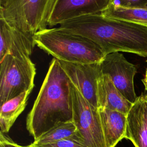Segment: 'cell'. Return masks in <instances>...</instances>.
<instances>
[{"instance_id":"15","label":"cell","mask_w":147,"mask_h":147,"mask_svg":"<svg viewBox=\"0 0 147 147\" xmlns=\"http://www.w3.org/2000/svg\"><path fill=\"white\" fill-rule=\"evenodd\" d=\"M112 18L125 20L147 26V8H127L111 3L101 13Z\"/></svg>"},{"instance_id":"8","label":"cell","mask_w":147,"mask_h":147,"mask_svg":"<svg viewBox=\"0 0 147 147\" xmlns=\"http://www.w3.org/2000/svg\"><path fill=\"white\" fill-rule=\"evenodd\" d=\"M59 61L74 86L90 104L98 109V84L102 75L100 62L80 64Z\"/></svg>"},{"instance_id":"21","label":"cell","mask_w":147,"mask_h":147,"mask_svg":"<svg viewBox=\"0 0 147 147\" xmlns=\"http://www.w3.org/2000/svg\"><path fill=\"white\" fill-rule=\"evenodd\" d=\"M8 0H0V8L3 7L7 3Z\"/></svg>"},{"instance_id":"19","label":"cell","mask_w":147,"mask_h":147,"mask_svg":"<svg viewBox=\"0 0 147 147\" xmlns=\"http://www.w3.org/2000/svg\"><path fill=\"white\" fill-rule=\"evenodd\" d=\"M0 147H28V146H23L16 143L6 134L0 132Z\"/></svg>"},{"instance_id":"7","label":"cell","mask_w":147,"mask_h":147,"mask_svg":"<svg viewBox=\"0 0 147 147\" xmlns=\"http://www.w3.org/2000/svg\"><path fill=\"white\" fill-rule=\"evenodd\" d=\"M100 65L102 74L108 75L117 90L133 104L138 97L134 87V78L137 72L136 66L119 52L106 55Z\"/></svg>"},{"instance_id":"20","label":"cell","mask_w":147,"mask_h":147,"mask_svg":"<svg viewBox=\"0 0 147 147\" xmlns=\"http://www.w3.org/2000/svg\"><path fill=\"white\" fill-rule=\"evenodd\" d=\"M146 62H147V60H146ZM142 82L145 86V90L147 91V68L146 69V73H145V75L144 79H142Z\"/></svg>"},{"instance_id":"22","label":"cell","mask_w":147,"mask_h":147,"mask_svg":"<svg viewBox=\"0 0 147 147\" xmlns=\"http://www.w3.org/2000/svg\"><path fill=\"white\" fill-rule=\"evenodd\" d=\"M145 7H146V8H147V5L145 6Z\"/></svg>"},{"instance_id":"9","label":"cell","mask_w":147,"mask_h":147,"mask_svg":"<svg viewBox=\"0 0 147 147\" xmlns=\"http://www.w3.org/2000/svg\"><path fill=\"white\" fill-rule=\"evenodd\" d=\"M111 0H56L48 25L53 26L79 17L102 13Z\"/></svg>"},{"instance_id":"16","label":"cell","mask_w":147,"mask_h":147,"mask_svg":"<svg viewBox=\"0 0 147 147\" xmlns=\"http://www.w3.org/2000/svg\"><path fill=\"white\" fill-rule=\"evenodd\" d=\"M78 132L73 121L60 122L42 134L32 144L37 145L53 143L72 137L76 134Z\"/></svg>"},{"instance_id":"2","label":"cell","mask_w":147,"mask_h":147,"mask_svg":"<svg viewBox=\"0 0 147 147\" xmlns=\"http://www.w3.org/2000/svg\"><path fill=\"white\" fill-rule=\"evenodd\" d=\"M71 82L58 59L52 60L26 117V129L36 140L56 124L72 121Z\"/></svg>"},{"instance_id":"1","label":"cell","mask_w":147,"mask_h":147,"mask_svg":"<svg viewBox=\"0 0 147 147\" xmlns=\"http://www.w3.org/2000/svg\"><path fill=\"white\" fill-rule=\"evenodd\" d=\"M60 28L88 38L105 55L125 52L147 57V26L100 13L67 21Z\"/></svg>"},{"instance_id":"4","label":"cell","mask_w":147,"mask_h":147,"mask_svg":"<svg viewBox=\"0 0 147 147\" xmlns=\"http://www.w3.org/2000/svg\"><path fill=\"white\" fill-rule=\"evenodd\" d=\"M56 0H8L0 18L24 32L34 35L47 29Z\"/></svg>"},{"instance_id":"11","label":"cell","mask_w":147,"mask_h":147,"mask_svg":"<svg viewBox=\"0 0 147 147\" xmlns=\"http://www.w3.org/2000/svg\"><path fill=\"white\" fill-rule=\"evenodd\" d=\"M126 138L135 147H147V95L138 96L127 114Z\"/></svg>"},{"instance_id":"18","label":"cell","mask_w":147,"mask_h":147,"mask_svg":"<svg viewBox=\"0 0 147 147\" xmlns=\"http://www.w3.org/2000/svg\"><path fill=\"white\" fill-rule=\"evenodd\" d=\"M111 3L127 8L145 7L147 0H111Z\"/></svg>"},{"instance_id":"10","label":"cell","mask_w":147,"mask_h":147,"mask_svg":"<svg viewBox=\"0 0 147 147\" xmlns=\"http://www.w3.org/2000/svg\"><path fill=\"white\" fill-rule=\"evenodd\" d=\"M34 36L11 26L0 18V60L7 54L30 57L36 45Z\"/></svg>"},{"instance_id":"13","label":"cell","mask_w":147,"mask_h":147,"mask_svg":"<svg viewBox=\"0 0 147 147\" xmlns=\"http://www.w3.org/2000/svg\"><path fill=\"white\" fill-rule=\"evenodd\" d=\"M98 109H108L127 114L133 103L115 87L108 75L102 74L98 84Z\"/></svg>"},{"instance_id":"3","label":"cell","mask_w":147,"mask_h":147,"mask_svg":"<svg viewBox=\"0 0 147 147\" xmlns=\"http://www.w3.org/2000/svg\"><path fill=\"white\" fill-rule=\"evenodd\" d=\"M35 44L59 60L87 64L102 61L105 54L91 40L63 29H45L34 36Z\"/></svg>"},{"instance_id":"6","label":"cell","mask_w":147,"mask_h":147,"mask_svg":"<svg viewBox=\"0 0 147 147\" xmlns=\"http://www.w3.org/2000/svg\"><path fill=\"white\" fill-rule=\"evenodd\" d=\"M71 92L72 121L79 133L88 147H106L98 109L90 104L72 83Z\"/></svg>"},{"instance_id":"5","label":"cell","mask_w":147,"mask_h":147,"mask_svg":"<svg viewBox=\"0 0 147 147\" xmlns=\"http://www.w3.org/2000/svg\"><path fill=\"white\" fill-rule=\"evenodd\" d=\"M0 67V105L34 87L35 64L29 57L5 55Z\"/></svg>"},{"instance_id":"17","label":"cell","mask_w":147,"mask_h":147,"mask_svg":"<svg viewBox=\"0 0 147 147\" xmlns=\"http://www.w3.org/2000/svg\"><path fill=\"white\" fill-rule=\"evenodd\" d=\"M28 147H88L85 141L78 132L72 137L63 139L53 143L44 145L30 144Z\"/></svg>"},{"instance_id":"14","label":"cell","mask_w":147,"mask_h":147,"mask_svg":"<svg viewBox=\"0 0 147 147\" xmlns=\"http://www.w3.org/2000/svg\"><path fill=\"white\" fill-rule=\"evenodd\" d=\"M31 91H25L1 106V131L7 133L16 119L24 110Z\"/></svg>"},{"instance_id":"12","label":"cell","mask_w":147,"mask_h":147,"mask_svg":"<svg viewBox=\"0 0 147 147\" xmlns=\"http://www.w3.org/2000/svg\"><path fill=\"white\" fill-rule=\"evenodd\" d=\"M106 147H115L126 138L127 115L108 109H98Z\"/></svg>"}]
</instances>
